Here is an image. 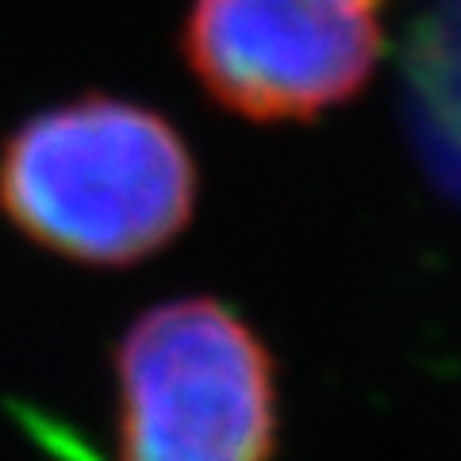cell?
Listing matches in <instances>:
<instances>
[{"mask_svg": "<svg viewBox=\"0 0 461 461\" xmlns=\"http://www.w3.org/2000/svg\"><path fill=\"white\" fill-rule=\"evenodd\" d=\"M181 54L239 120L308 123L369 85L384 54V0H193Z\"/></svg>", "mask_w": 461, "mask_h": 461, "instance_id": "3", "label": "cell"}, {"mask_svg": "<svg viewBox=\"0 0 461 461\" xmlns=\"http://www.w3.org/2000/svg\"><path fill=\"white\" fill-rule=\"evenodd\" d=\"M408 120L427 173L461 204V0H438L415 27Z\"/></svg>", "mask_w": 461, "mask_h": 461, "instance_id": "4", "label": "cell"}, {"mask_svg": "<svg viewBox=\"0 0 461 461\" xmlns=\"http://www.w3.org/2000/svg\"><path fill=\"white\" fill-rule=\"evenodd\" d=\"M196 162L162 112L108 93L42 108L0 147V212L81 266H131L193 220Z\"/></svg>", "mask_w": 461, "mask_h": 461, "instance_id": "1", "label": "cell"}, {"mask_svg": "<svg viewBox=\"0 0 461 461\" xmlns=\"http://www.w3.org/2000/svg\"><path fill=\"white\" fill-rule=\"evenodd\" d=\"M115 381L120 461H273V357L220 300L139 315L115 350Z\"/></svg>", "mask_w": 461, "mask_h": 461, "instance_id": "2", "label": "cell"}]
</instances>
